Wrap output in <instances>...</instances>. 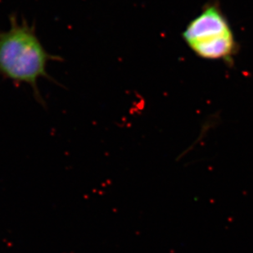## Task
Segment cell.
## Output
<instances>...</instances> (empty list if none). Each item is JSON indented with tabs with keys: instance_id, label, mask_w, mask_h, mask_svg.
Returning <instances> with one entry per match:
<instances>
[{
	"instance_id": "cell-1",
	"label": "cell",
	"mask_w": 253,
	"mask_h": 253,
	"mask_svg": "<svg viewBox=\"0 0 253 253\" xmlns=\"http://www.w3.org/2000/svg\"><path fill=\"white\" fill-rule=\"evenodd\" d=\"M61 57L46 50L36 33V27L17 14H11L9 26L0 30V78L31 88L39 104L44 106L40 89L41 80L53 81L48 64Z\"/></svg>"
},
{
	"instance_id": "cell-2",
	"label": "cell",
	"mask_w": 253,
	"mask_h": 253,
	"mask_svg": "<svg viewBox=\"0 0 253 253\" xmlns=\"http://www.w3.org/2000/svg\"><path fill=\"white\" fill-rule=\"evenodd\" d=\"M183 38L191 50L204 59L228 61L236 48L229 22L215 5L206 7L189 22Z\"/></svg>"
}]
</instances>
